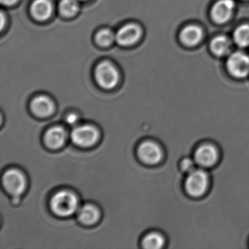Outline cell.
Wrapping results in <instances>:
<instances>
[{
    "mask_svg": "<svg viewBox=\"0 0 249 249\" xmlns=\"http://www.w3.org/2000/svg\"><path fill=\"white\" fill-rule=\"evenodd\" d=\"M52 211L60 216L72 215L78 208L77 196L69 191H61L55 194L51 201Z\"/></svg>",
    "mask_w": 249,
    "mask_h": 249,
    "instance_id": "6da1fadb",
    "label": "cell"
},
{
    "mask_svg": "<svg viewBox=\"0 0 249 249\" xmlns=\"http://www.w3.org/2000/svg\"><path fill=\"white\" fill-rule=\"evenodd\" d=\"M96 81L105 89H111L119 81V72L110 62H101L95 70Z\"/></svg>",
    "mask_w": 249,
    "mask_h": 249,
    "instance_id": "7a4b0ae2",
    "label": "cell"
},
{
    "mask_svg": "<svg viewBox=\"0 0 249 249\" xmlns=\"http://www.w3.org/2000/svg\"><path fill=\"white\" fill-rule=\"evenodd\" d=\"M208 186V175L202 170H195L191 172L185 182L186 192L194 197L202 196Z\"/></svg>",
    "mask_w": 249,
    "mask_h": 249,
    "instance_id": "3957f363",
    "label": "cell"
},
{
    "mask_svg": "<svg viewBox=\"0 0 249 249\" xmlns=\"http://www.w3.org/2000/svg\"><path fill=\"white\" fill-rule=\"evenodd\" d=\"M227 68L231 76L243 78L249 74V56L244 52H236L229 56Z\"/></svg>",
    "mask_w": 249,
    "mask_h": 249,
    "instance_id": "277c9868",
    "label": "cell"
},
{
    "mask_svg": "<svg viewBox=\"0 0 249 249\" xmlns=\"http://www.w3.org/2000/svg\"><path fill=\"white\" fill-rule=\"evenodd\" d=\"M2 181L7 191L14 196H20L25 189V178L19 170L16 169L5 172Z\"/></svg>",
    "mask_w": 249,
    "mask_h": 249,
    "instance_id": "5b68a950",
    "label": "cell"
},
{
    "mask_svg": "<svg viewBox=\"0 0 249 249\" xmlns=\"http://www.w3.org/2000/svg\"><path fill=\"white\" fill-rule=\"evenodd\" d=\"M97 129L91 126L84 125L75 127L71 134L72 142L79 146L89 147L94 145L98 140Z\"/></svg>",
    "mask_w": 249,
    "mask_h": 249,
    "instance_id": "8992f818",
    "label": "cell"
},
{
    "mask_svg": "<svg viewBox=\"0 0 249 249\" xmlns=\"http://www.w3.org/2000/svg\"><path fill=\"white\" fill-rule=\"evenodd\" d=\"M234 9L233 0H218L212 7L211 18L217 24H224L231 18Z\"/></svg>",
    "mask_w": 249,
    "mask_h": 249,
    "instance_id": "52a82bcc",
    "label": "cell"
},
{
    "mask_svg": "<svg viewBox=\"0 0 249 249\" xmlns=\"http://www.w3.org/2000/svg\"><path fill=\"white\" fill-rule=\"evenodd\" d=\"M195 162L202 167H211L218 160V151L213 145L205 144L199 146L195 154Z\"/></svg>",
    "mask_w": 249,
    "mask_h": 249,
    "instance_id": "ba28073f",
    "label": "cell"
},
{
    "mask_svg": "<svg viewBox=\"0 0 249 249\" xmlns=\"http://www.w3.org/2000/svg\"><path fill=\"white\" fill-rule=\"evenodd\" d=\"M138 154L142 161L150 164H157L162 158L161 148L155 142L151 141L141 144L138 149Z\"/></svg>",
    "mask_w": 249,
    "mask_h": 249,
    "instance_id": "9c48e42d",
    "label": "cell"
},
{
    "mask_svg": "<svg viewBox=\"0 0 249 249\" xmlns=\"http://www.w3.org/2000/svg\"><path fill=\"white\" fill-rule=\"evenodd\" d=\"M141 36V30L134 24H126L122 27L116 34V40L122 46H127L135 44Z\"/></svg>",
    "mask_w": 249,
    "mask_h": 249,
    "instance_id": "30bf717a",
    "label": "cell"
},
{
    "mask_svg": "<svg viewBox=\"0 0 249 249\" xmlns=\"http://www.w3.org/2000/svg\"><path fill=\"white\" fill-rule=\"evenodd\" d=\"M203 33L200 27L189 25L184 27L180 33V40L183 44L187 46L197 45L202 39Z\"/></svg>",
    "mask_w": 249,
    "mask_h": 249,
    "instance_id": "8fae6325",
    "label": "cell"
},
{
    "mask_svg": "<svg viewBox=\"0 0 249 249\" xmlns=\"http://www.w3.org/2000/svg\"><path fill=\"white\" fill-rule=\"evenodd\" d=\"M66 132L61 126H54L48 130L45 135V142L49 148L57 149L65 143L66 141Z\"/></svg>",
    "mask_w": 249,
    "mask_h": 249,
    "instance_id": "7c38bea8",
    "label": "cell"
},
{
    "mask_svg": "<svg viewBox=\"0 0 249 249\" xmlns=\"http://www.w3.org/2000/svg\"><path fill=\"white\" fill-rule=\"evenodd\" d=\"M53 11L52 2L49 0H36L31 5V14L38 21H46L52 16Z\"/></svg>",
    "mask_w": 249,
    "mask_h": 249,
    "instance_id": "4fadbf2b",
    "label": "cell"
},
{
    "mask_svg": "<svg viewBox=\"0 0 249 249\" xmlns=\"http://www.w3.org/2000/svg\"><path fill=\"white\" fill-rule=\"evenodd\" d=\"M31 108L33 113L38 116L46 117L53 111V102L46 96H39L32 102Z\"/></svg>",
    "mask_w": 249,
    "mask_h": 249,
    "instance_id": "5bb4252c",
    "label": "cell"
},
{
    "mask_svg": "<svg viewBox=\"0 0 249 249\" xmlns=\"http://www.w3.org/2000/svg\"><path fill=\"white\" fill-rule=\"evenodd\" d=\"M211 52L216 56H224L231 50V42L225 36H217L210 45Z\"/></svg>",
    "mask_w": 249,
    "mask_h": 249,
    "instance_id": "9a60e30c",
    "label": "cell"
},
{
    "mask_svg": "<svg viewBox=\"0 0 249 249\" xmlns=\"http://www.w3.org/2000/svg\"><path fill=\"white\" fill-rule=\"evenodd\" d=\"M78 216L83 224L91 225L97 222L100 217V213L95 206L87 204L80 208Z\"/></svg>",
    "mask_w": 249,
    "mask_h": 249,
    "instance_id": "2e32d148",
    "label": "cell"
},
{
    "mask_svg": "<svg viewBox=\"0 0 249 249\" xmlns=\"http://www.w3.org/2000/svg\"><path fill=\"white\" fill-rule=\"evenodd\" d=\"M234 43L240 46L245 48L249 46V25L244 24L240 26L234 30L233 34Z\"/></svg>",
    "mask_w": 249,
    "mask_h": 249,
    "instance_id": "e0dca14e",
    "label": "cell"
},
{
    "mask_svg": "<svg viewBox=\"0 0 249 249\" xmlns=\"http://www.w3.org/2000/svg\"><path fill=\"white\" fill-rule=\"evenodd\" d=\"M164 244V237L157 232L149 233L142 240V246L145 249H160L163 247Z\"/></svg>",
    "mask_w": 249,
    "mask_h": 249,
    "instance_id": "ac0fdd59",
    "label": "cell"
},
{
    "mask_svg": "<svg viewBox=\"0 0 249 249\" xmlns=\"http://www.w3.org/2000/svg\"><path fill=\"white\" fill-rule=\"evenodd\" d=\"M59 9L65 17H72L79 11L78 0H62Z\"/></svg>",
    "mask_w": 249,
    "mask_h": 249,
    "instance_id": "d6986e66",
    "label": "cell"
},
{
    "mask_svg": "<svg viewBox=\"0 0 249 249\" xmlns=\"http://www.w3.org/2000/svg\"><path fill=\"white\" fill-rule=\"evenodd\" d=\"M116 39L114 33L108 29H105L99 32L96 36V40L102 46H108L111 45Z\"/></svg>",
    "mask_w": 249,
    "mask_h": 249,
    "instance_id": "ffe728a7",
    "label": "cell"
},
{
    "mask_svg": "<svg viewBox=\"0 0 249 249\" xmlns=\"http://www.w3.org/2000/svg\"><path fill=\"white\" fill-rule=\"evenodd\" d=\"M180 166H181L182 170L188 173H190L191 172L195 170V162L189 158L182 160Z\"/></svg>",
    "mask_w": 249,
    "mask_h": 249,
    "instance_id": "44dd1931",
    "label": "cell"
},
{
    "mask_svg": "<svg viewBox=\"0 0 249 249\" xmlns=\"http://www.w3.org/2000/svg\"><path fill=\"white\" fill-rule=\"evenodd\" d=\"M66 122H68V124L74 126L78 122V116L75 113H71L67 117Z\"/></svg>",
    "mask_w": 249,
    "mask_h": 249,
    "instance_id": "7402d4cb",
    "label": "cell"
},
{
    "mask_svg": "<svg viewBox=\"0 0 249 249\" xmlns=\"http://www.w3.org/2000/svg\"><path fill=\"white\" fill-rule=\"evenodd\" d=\"M17 1L18 0H1V2H2V5L10 6V5H14Z\"/></svg>",
    "mask_w": 249,
    "mask_h": 249,
    "instance_id": "603a6c76",
    "label": "cell"
},
{
    "mask_svg": "<svg viewBox=\"0 0 249 249\" xmlns=\"http://www.w3.org/2000/svg\"><path fill=\"white\" fill-rule=\"evenodd\" d=\"M4 14H1V29H3V27H4V23H5V19H4Z\"/></svg>",
    "mask_w": 249,
    "mask_h": 249,
    "instance_id": "cb8c5ba5",
    "label": "cell"
},
{
    "mask_svg": "<svg viewBox=\"0 0 249 249\" xmlns=\"http://www.w3.org/2000/svg\"><path fill=\"white\" fill-rule=\"evenodd\" d=\"M81 1H85V0H81Z\"/></svg>",
    "mask_w": 249,
    "mask_h": 249,
    "instance_id": "d4e9b609",
    "label": "cell"
}]
</instances>
